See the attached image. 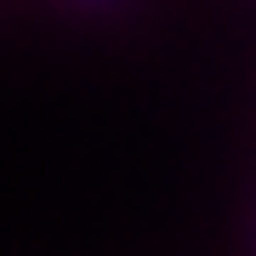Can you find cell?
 <instances>
[{
	"label": "cell",
	"mask_w": 256,
	"mask_h": 256,
	"mask_svg": "<svg viewBox=\"0 0 256 256\" xmlns=\"http://www.w3.org/2000/svg\"><path fill=\"white\" fill-rule=\"evenodd\" d=\"M80 6H114V0H80Z\"/></svg>",
	"instance_id": "cell-1"
}]
</instances>
